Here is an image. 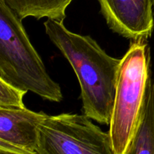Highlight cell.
<instances>
[{"label": "cell", "instance_id": "cell-1", "mask_svg": "<svg viewBox=\"0 0 154 154\" xmlns=\"http://www.w3.org/2000/svg\"><path fill=\"white\" fill-rule=\"evenodd\" d=\"M44 26L50 40L76 74L84 114L109 125L121 59L108 55L93 38L70 31L63 22L48 19Z\"/></svg>", "mask_w": 154, "mask_h": 154}, {"label": "cell", "instance_id": "cell-2", "mask_svg": "<svg viewBox=\"0 0 154 154\" xmlns=\"http://www.w3.org/2000/svg\"><path fill=\"white\" fill-rule=\"evenodd\" d=\"M0 78L51 102L63 99L61 87L48 75L22 20L5 0H0Z\"/></svg>", "mask_w": 154, "mask_h": 154}, {"label": "cell", "instance_id": "cell-3", "mask_svg": "<svg viewBox=\"0 0 154 154\" xmlns=\"http://www.w3.org/2000/svg\"><path fill=\"white\" fill-rule=\"evenodd\" d=\"M150 77V48L146 41L131 43L120 60L108 132L115 154H125L135 132Z\"/></svg>", "mask_w": 154, "mask_h": 154}, {"label": "cell", "instance_id": "cell-4", "mask_svg": "<svg viewBox=\"0 0 154 154\" xmlns=\"http://www.w3.org/2000/svg\"><path fill=\"white\" fill-rule=\"evenodd\" d=\"M37 154H115L109 132L84 114L48 115L39 125Z\"/></svg>", "mask_w": 154, "mask_h": 154}, {"label": "cell", "instance_id": "cell-5", "mask_svg": "<svg viewBox=\"0 0 154 154\" xmlns=\"http://www.w3.org/2000/svg\"><path fill=\"white\" fill-rule=\"evenodd\" d=\"M109 28L132 42L147 41L154 27L152 0H98Z\"/></svg>", "mask_w": 154, "mask_h": 154}, {"label": "cell", "instance_id": "cell-6", "mask_svg": "<svg viewBox=\"0 0 154 154\" xmlns=\"http://www.w3.org/2000/svg\"><path fill=\"white\" fill-rule=\"evenodd\" d=\"M48 116L26 108H0V147L37 154L39 125Z\"/></svg>", "mask_w": 154, "mask_h": 154}, {"label": "cell", "instance_id": "cell-7", "mask_svg": "<svg viewBox=\"0 0 154 154\" xmlns=\"http://www.w3.org/2000/svg\"><path fill=\"white\" fill-rule=\"evenodd\" d=\"M125 154H154V81L147 86L144 105Z\"/></svg>", "mask_w": 154, "mask_h": 154}, {"label": "cell", "instance_id": "cell-8", "mask_svg": "<svg viewBox=\"0 0 154 154\" xmlns=\"http://www.w3.org/2000/svg\"><path fill=\"white\" fill-rule=\"evenodd\" d=\"M74 0H5L20 20L31 17L64 22L66 9Z\"/></svg>", "mask_w": 154, "mask_h": 154}, {"label": "cell", "instance_id": "cell-9", "mask_svg": "<svg viewBox=\"0 0 154 154\" xmlns=\"http://www.w3.org/2000/svg\"><path fill=\"white\" fill-rule=\"evenodd\" d=\"M27 91L14 87L0 78V108L21 109L26 108L23 96Z\"/></svg>", "mask_w": 154, "mask_h": 154}, {"label": "cell", "instance_id": "cell-10", "mask_svg": "<svg viewBox=\"0 0 154 154\" xmlns=\"http://www.w3.org/2000/svg\"><path fill=\"white\" fill-rule=\"evenodd\" d=\"M0 154H30L24 152L17 151V150H12L9 148H5V147H0Z\"/></svg>", "mask_w": 154, "mask_h": 154}, {"label": "cell", "instance_id": "cell-11", "mask_svg": "<svg viewBox=\"0 0 154 154\" xmlns=\"http://www.w3.org/2000/svg\"><path fill=\"white\" fill-rule=\"evenodd\" d=\"M153 1V11H154V0H152Z\"/></svg>", "mask_w": 154, "mask_h": 154}]
</instances>
